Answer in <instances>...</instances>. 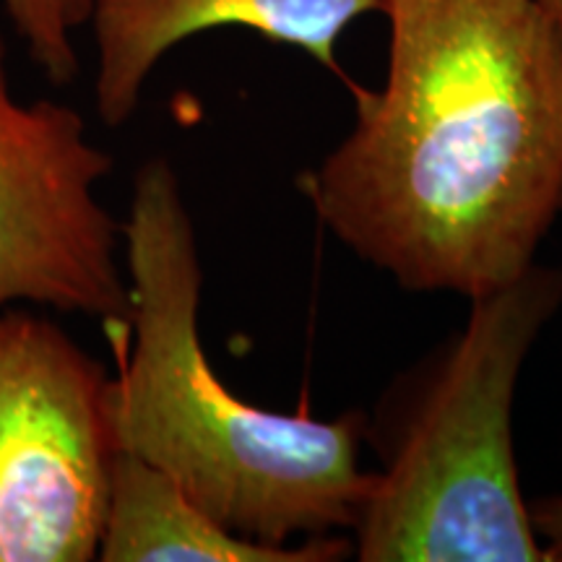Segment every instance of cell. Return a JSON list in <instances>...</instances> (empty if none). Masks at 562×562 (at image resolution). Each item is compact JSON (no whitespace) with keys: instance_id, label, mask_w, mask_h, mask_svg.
<instances>
[{"instance_id":"6da1fadb","label":"cell","mask_w":562,"mask_h":562,"mask_svg":"<svg viewBox=\"0 0 562 562\" xmlns=\"http://www.w3.org/2000/svg\"><path fill=\"white\" fill-rule=\"evenodd\" d=\"M389 74L300 188L412 292L516 279L562 214V58L537 0H389Z\"/></svg>"},{"instance_id":"7a4b0ae2","label":"cell","mask_w":562,"mask_h":562,"mask_svg":"<svg viewBox=\"0 0 562 562\" xmlns=\"http://www.w3.org/2000/svg\"><path fill=\"white\" fill-rule=\"evenodd\" d=\"M123 263L128 331L110 341L117 448L170 474L214 521L250 542L351 531L372 484L360 467L364 419L261 409L216 375L199 326V237L167 157L146 159L133 178Z\"/></svg>"},{"instance_id":"3957f363","label":"cell","mask_w":562,"mask_h":562,"mask_svg":"<svg viewBox=\"0 0 562 562\" xmlns=\"http://www.w3.org/2000/svg\"><path fill=\"white\" fill-rule=\"evenodd\" d=\"M469 302L463 328L364 425L381 472L351 526L362 562H547L518 484L513 398L562 307V269L533 261Z\"/></svg>"},{"instance_id":"277c9868","label":"cell","mask_w":562,"mask_h":562,"mask_svg":"<svg viewBox=\"0 0 562 562\" xmlns=\"http://www.w3.org/2000/svg\"><path fill=\"white\" fill-rule=\"evenodd\" d=\"M110 383L58 323L0 313V562L97 560L117 451Z\"/></svg>"},{"instance_id":"5b68a950","label":"cell","mask_w":562,"mask_h":562,"mask_svg":"<svg viewBox=\"0 0 562 562\" xmlns=\"http://www.w3.org/2000/svg\"><path fill=\"white\" fill-rule=\"evenodd\" d=\"M112 167L79 110L13 94L0 37V313L30 302L128 328L123 222L100 201Z\"/></svg>"},{"instance_id":"8992f818","label":"cell","mask_w":562,"mask_h":562,"mask_svg":"<svg viewBox=\"0 0 562 562\" xmlns=\"http://www.w3.org/2000/svg\"><path fill=\"white\" fill-rule=\"evenodd\" d=\"M389 0H94V108L117 128L136 115L151 74L180 42L240 26L300 47L334 74L336 42L351 21L383 13Z\"/></svg>"},{"instance_id":"52a82bcc","label":"cell","mask_w":562,"mask_h":562,"mask_svg":"<svg viewBox=\"0 0 562 562\" xmlns=\"http://www.w3.org/2000/svg\"><path fill=\"white\" fill-rule=\"evenodd\" d=\"M351 552L347 537H311L300 544H261L237 537L199 508L188 492L117 448L110 463L108 505L97 547L102 562H336Z\"/></svg>"},{"instance_id":"ba28073f","label":"cell","mask_w":562,"mask_h":562,"mask_svg":"<svg viewBox=\"0 0 562 562\" xmlns=\"http://www.w3.org/2000/svg\"><path fill=\"white\" fill-rule=\"evenodd\" d=\"M26 55L53 87H68L81 70L76 34L89 26L94 0H0Z\"/></svg>"},{"instance_id":"9c48e42d","label":"cell","mask_w":562,"mask_h":562,"mask_svg":"<svg viewBox=\"0 0 562 562\" xmlns=\"http://www.w3.org/2000/svg\"><path fill=\"white\" fill-rule=\"evenodd\" d=\"M531 526L547 562H562V495L539 497L529 505Z\"/></svg>"},{"instance_id":"30bf717a","label":"cell","mask_w":562,"mask_h":562,"mask_svg":"<svg viewBox=\"0 0 562 562\" xmlns=\"http://www.w3.org/2000/svg\"><path fill=\"white\" fill-rule=\"evenodd\" d=\"M537 3L539 9L544 11L547 21H550L554 40H558V47H560V58H562V0H537Z\"/></svg>"}]
</instances>
